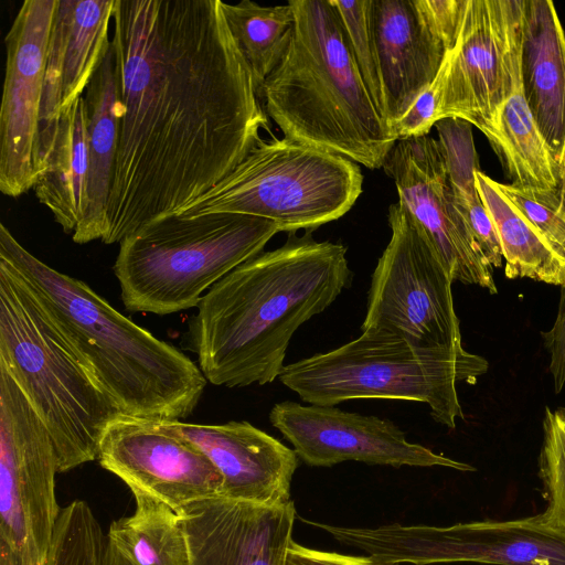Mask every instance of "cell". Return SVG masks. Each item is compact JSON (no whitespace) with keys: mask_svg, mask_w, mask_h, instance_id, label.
I'll return each instance as SVG.
<instances>
[{"mask_svg":"<svg viewBox=\"0 0 565 565\" xmlns=\"http://www.w3.org/2000/svg\"><path fill=\"white\" fill-rule=\"evenodd\" d=\"M449 54V53H448ZM448 55L430 86L415 100L406 114L391 128V135L398 141L429 135L437 120Z\"/></svg>","mask_w":565,"mask_h":565,"instance_id":"33","label":"cell"},{"mask_svg":"<svg viewBox=\"0 0 565 565\" xmlns=\"http://www.w3.org/2000/svg\"><path fill=\"white\" fill-rule=\"evenodd\" d=\"M191 565H287L296 509L214 497L177 512Z\"/></svg>","mask_w":565,"mask_h":565,"instance_id":"18","label":"cell"},{"mask_svg":"<svg viewBox=\"0 0 565 565\" xmlns=\"http://www.w3.org/2000/svg\"><path fill=\"white\" fill-rule=\"evenodd\" d=\"M511 185L524 193H546L558 182L561 167L540 134L521 82L507 100L499 125L488 139Z\"/></svg>","mask_w":565,"mask_h":565,"instance_id":"25","label":"cell"},{"mask_svg":"<svg viewBox=\"0 0 565 565\" xmlns=\"http://www.w3.org/2000/svg\"><path fill=\"white\" fill-rule=\"evenodd\" d=\"M85 103L88 173L83 216L72 235L77 244L103 241L108 231L107 205L118 149L120 120L111 43L86 88Z\"/></svg>","mask_w":565,"mask_h":565,"instance_id":"22","label":"cell"},{"mask_svg":"<svg viewBox=\"0 0 565 565\" xmlns=\"http://www.w3.org/2000/svg\"><path fill=\"white\" fill-rule=\"evenodd\" d=\"M331 2L340 18L344 35L359 72L381 116L383 96L372 22V0H331Z\"/></svg>","mask_w":565,"mask_h":565,"instance_id":"30","label":"cell"},{"mask_svg":"<svg viewBox=\"0 0 565 565\" xmlns=\"http://www.w3.org/2000/svg\"><path fill=\"white\" fill-rule=\"evenodd\" d=\"M0 565H22L17 555L2 542H0Z\"/></svg>","mask_w":565,"mask_h":565,"instance_id":"36","label":"cell"},{"mask_svg":"<svg viewBox=\"0 0 565 565\" xmlns=\"http://www.w3.org/2000/svg\"><path fill=\"white\" fill-rule=\"evenodd\" d=\"M115 3L116 0H58L39 121L40 175L45 170L61 114L83 96L110 46L108 33Z\"/></svg>","mask_w":565,"mask_h":565,"instance_id":"19","label":"cell"},{"mask_svg":"<svg viewBox=\"0 0 565 565\" xmlns=\"http://www.w3.org/2000/svg\"><path fill=\"white\" fill-rule=\"evenodd\" d=\"M522 92L557 164H565V32L551 0H523Z\"/></svg>","mask_w":565,"mask_h":565,"instance_id":"21","label":"cell"},{"mask_svg":"<svg viewBox=\"0 0 565 565\" xmlns=\"http://www.w3.org/2000/svg\"><path fill=\"white\" fill-rule=\"evenodd\" d=\"M0 262L22 278L121 414L180 420L193 413L207 381L179 349L117 311L84 281L40 260L3 223Z\"/></svg>","mask_w":565,"mask_h":565,"instance_id":"3","label":"cell"},{"mask_svg":"<svg viewBox=\"0 0 565 565\" xmlns=\"http://www.w3.org/2000/svg\"><path fill=\"white\" fill-rule=\"evenodd\" d=\"M228 29L250 71L257 93L289 46L295 18L289 3L264 7L250 0L223 2Z\"/></svg>","mask_w":565,"mask_h":565,"instance_id":"28","label":"cell"},{"mask_svg":"<svg viewBox=\"0 0 565 565\" xmlns=\"http://www.w3.org/2000/svg\"><path fill=\"white\" fill-rule=\"evenodd\" d=\"M544 345L551 355L550 372L554 391L558 394L565 384V286L561 289L557 316L553 327L542 332Z\"/></svg>","mask_w":565,"mask_h":565,"instance_id":"34","label":"cell"},{"mask_svg":"<svg viewBox=\"0 0 565 565\" xmlns=\"http://www.w3.org/2000/svg\"><path fill=\"white\" fill-rule=\"evenodd\" d=\"M292 36L259 90L284 137L370 170L396 143L355 64L331 0H291Z\"/></svg>","mask_w":565,"mask_h":565,"instance_id":"4","label":"cell"},{"mask_svg":"<svg viewBox=\"0 0 565 565\" xmlns=\"http://www.w3.org/2000/svg\"><path fill=\"white\" fill-rule=\"evenodd\" d=\"M488 370L482 356L465 349H427L379 331L337 349L285 365L279 381L319 406L384 398L428 405L433 419L448 428L463 418L457 383H475Z\"/></svg>","mask_w":565,"mask_h":565,"instance_id":"7","label":"cell"},{"mask_svg":"<svg viewBox=\"0 0 565 565\" xmlns=\"http://www.w3.org/2000/svg\"><path fill=\"white\" fill-rule=\"evenodd\" d=\"M362 182L354 161L271 135L178 215L241 213L273 221L280 232L313 230L349 212Z\"/></svg>","mask_w":565,"mask_h":565,"instance_id":"8","label":"cell"},{"mask_svg":"<svg viewBox=\"0 0 565 565\" xmlns=\"http://www.w3.org/2000/svg\"><path fill=\"white\" fill-rule=\"evenodd\" d=\"M391 238L372 274L362 331L386 332L427 349H463L454 280L424 230L399 202L388 209Z\"/></svg>","mask_w":565,"mask_h":565,"instance_id":"9","label":"cell"},{"mask_svg":"<svg viewBox=\"0 0 565 565\" xmlns=\"http://www.w3.org/2000/svg\"><path fill=\"white\" fill-rule=\"evenodd\" d=\"M271 425L310 467H332L344 461L369 465L446 467L473 471L468 463L408 441L392 422L350 413L334 406L302 405L285 401L273 406Z\"/></svg>","mask_w":565,"mask_h":565,"instance_id":"16","label":"cell"},{"mask_svg":"<svg viewBox=\"0 0 565 565\" xmlns=\"http://www.w3.org/2000/svg\"><path fill=\"white\" fill-rule=\"evenodd\" d=\"M500 189L519 212L565 256V164L561 166L557 185L546 193H524L511 184Z\"/></svg>","mask_w":565,"mask_h":565,"instance_id":"32","label":"cell"},{"mask_svg":"<svg viewBox=\"0 0 565 565\" xmlns=\"http://www.w3.org/2000/svg\"><path fill=\"white\" fill-rule=\"evenodd\" d=\"M97 459L134 495L152 498L175 512L222 493L223 479L211 460L160 419L117 415L102 435Z\"/></svg>","mask_w":565,"mask_h":565,"instance_id":"15","label":"cell"},{"mask_svg":"<svg viewBox=\"0 0 565 565\" xmlns=\"http://www.w3.org/2000/svg\"><path fill=\"white\" fill-rule=\"evenodd\" d=\"M160 423L211 460L223 479L221 497L269 505L290 501L299 458L275 437L244 420L221 425Z\"/></svg>","mask_w":565,"mask_h":565,"instance_id":"20","label":"cell"},{"mask_svg":"<svg viewBox=\"0 0 565 565\" xmlns=\"http://www.w3.org/2000/svg\"><path fill=\"white\" fill-rule=\"evenodd\" d=\"M221 0H116L119 141L105 244L178 215L269 130Z\"/></svg>","mask_w":565,"mask_h":565,"instance_id":"1","label":"cell"},{"mask_svg":"<svg viewBox=\"0 0 565 565\" xmlns=\"http://www.w3.org/2000/svg\"><path fill=\"white\" fill-rule=\"evenodd\" d=\"M134 497V514L114 521L107 532L115 553L127 565H191L178 513L152 498Z\"/></svg>","mask_w":565,"mask_h":565,"instance_id":"26","label":"cell"},{"mask_svg":"<svg viewBox=\"0 0 565 565\" xmlns=\"http://www.w3.org/2000/svg\"><path fill=\"white\" fill-rule=\"evenodd\" d=\"M280 232L273 221L241 213L174 215L119 243L114 273L126 310L166 316L196 307L234 268Z\"/></svg>","mask_w":565,"mask_h":565,"instance_id":"6","label":"cell"},{"mask_svg":"<svg viewBox=\"0 0 565 565\" xmlns=\"http://www.w3.org/2000/svg\"><path fill=\"white\" fill-rule=\"evenodd\" d=\"M0 366L52 439L57 471L98 457L119 409L22 278L0 262Z\"/></svg>","mask_w":565,"mask_h":565,"instance_id":"5","label":"cell"},{"mask_svg":"<svg viewBox=\"0 0 565 565\" xmlns=\"http://www.w3.org/2000/svg\"><path fill=\"white\" fill-rule=\"evenodd\" d=\"M351 279L342 244L289 233L280 247L241 264L202 297L188 321L186 347L216 386L271 383L295 332Z\"/></svg>","mask_w":565,"mask_h":565,"instance_id":"2","label":"cell"},{"mask_svg":"<svg viewBox=\"0 0 565 565\" xmlns=\"http://www.w3.org/2000/svg\"><path fill=\"white\" fill-rule=\"evenodd\" d=\"M58 0L22 2L6 44L0 107V190L18 198L40 177L39 121L52 24Z\"/></svg>","mask_w":565,"mask_h":565,"instance_id":"14","label":"cell"},{"mask_svg":"<svg viewBox=\"0 0 565 565\" xmlns=\"http://www.w3.org/2000/svg\"><path fill=\"white\" fill-rule=\"evenodd\" d=\"M45 565H120L89 505L76 500L62 508Z\"/></svg>","mask_w":565,"mask_h":565,"instance_id":"29","label":"cell"},{"mask_svg":"<svg viewBox=\"0 0 565 565\" xmlns=\"http://www.w3.org/2000/svg\"><path fill=\"white\" fill-rule=\"evenodd\" d=\"M47 429L0 366V542L22 565H45L61 508Z\"/></svg>","mask_w":565,"mask_h":565,"instance_id":"11","label":"cell"},{"mask_svg":"<svg viewBox=\"0 0 565 565\" xmlns=\"http://www.w3.org/2000/svg\"><path fill=\"white\" fill-rule=\"evenodd\" d=\"M435 127L455 205L487 262L492 268L501 267L503 255L500 239L477 189L478 156L471 125L461 119L446 118L437 121Z\"/></svg>","mask_w":565,"mask_h":565,"instance_id":"27","label":"cell"},{"mask_svg":"<svg viewBox=\"0 0 565 565\" xmlns=\"http://www.w3.org/2000/svg\"><path fill=\"white\" fill-rule=\"evenodd\" d=\"M523 0H468L448 66L437 120L457 118L488 139L521 82Z\"/></svg>","mask_w":565,"mask_h":565,"instance_id":"12","label":"cell"},{"mask_svg":"<svg viewBox=\"0 0 565 565\" xmlns=\"http://www.w3.org/2000/svg\"><path fill=\"white\" fill-rule=\"evenodd\" d=\"M287 565H382L372 557L345 555L306 547L292 541Z\"/></svg>","mask_w":565,"mask_h":565,"instance_id":"35","label":"cell"},{"mask_svg":"<svg viewBox=\"0 0 565 565\" xmlns=\"http://www.w3.org/2000/svg\"><path fill=\"white\" fill-rule=\"evenodd\" d=\"M382 168L451 279L497 294L493 268L455 205L438 139L427 135L396 141Z\"/></svg>","mask_w":565,"mask_h":565,"instance_id":"17","label":"cell"},{"mask_svg":"<svg viewBox=\"0 0 565 565\" xmlns=\"http://www.w3.org/2000/svg\"><path fill=\"white\" fill-rule=\"evenodd\" d=\"M468 0H372L382 119L392 126L437 77L458 42Z\"/></svg>","mask_w":565,"mask_h":565,"instance_id":"13","label":"cell"},{"mask_svg":"<svg viewBox=\"0 0 565 565\" xmlns=\"http://www.w3.org/2000/svg\"><path fill=\"white\" fill-rule=\"evenodd\" d=\"M540 470L547 508L539 516L545 524L565 531V408H545Z\"/></svg>","mask_w":565,"mask_h":565,"instance_id":"31","label":"cell"},{"mask_svg":"<svg viewBox=\"0 0 565 565\" xmlns=\"http://www.w3.org/2000/svg\"><path fill=\"white\" fill-rule=\"evenodd\" d=\"M87 173V109L82 96L61 114L45 170L33 188L67 234L73 235L83 216Z\"/></svg>","mask_w":565,"mask_h":565,"instance_id":"23","label":"cell"},{"mask_svg":"<svg viewBox=\"0 0 565 565\" xmlns=\"http://www.w3.org/2000/svg\"><path fill=\"white\" fill-rule=\"evenodd\" d=\"M338 542L366 552L382 565L473 562L494 565H565V531L537 515L448 526L347 527L313 522Z\"/></svg>","mask_w":565,"mask_h":565,"instance_id":"10","label":"cell"},{"mask_svg":"<svg viewBox=\"0 0 565 565\" xmlns=\"http://www.w3.org/2000/svg\"><path fill=\"white\" fill-rule=\"evenodd\" d=\"M476 183L500 239L505 276L565 286V256L519 212L499 182L478 170Z\"/></svg>","mask_w":565,"mask_h":565,"instance_id":"24","label":"cell"},{"mask_svg":"<svg viewBox=\"0 0 565 565\" xmlns=\"http://www.w3.org/2000/svg\"><path fill=\"white\" fill-rule=\"evenodd\" d=\"M120 565H127V564L120 558Z\"/></svg>","mask_w":565,"mask_h":565,"instance_id":"37","label":"cell"}]
</instances>
